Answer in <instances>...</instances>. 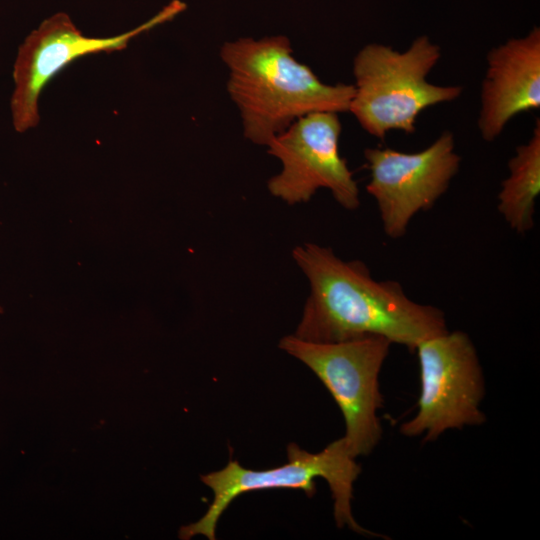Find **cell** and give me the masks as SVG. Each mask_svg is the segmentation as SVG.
Wrapping results in <instances>:
<instances>
[{"label": "cell", "instance_id": "ba28073f", "mask_svg": "<svg viewBox=\"0 0 540 540\" xmlns=\"http://www.w3.org/2000/svg\"><path fill=\"white\" fill-rule=\"evenodd\" d=\"M338 113L315 112L298 118L267 144L282 164L268 181V190L289 205L309 201L317 190L328 189L340 206L360 205L359 188L339 153Z\"/></svg>", "mask_w": 540, "mask_h": 540}, {"label": "cell", "instance_id": "52a82bcc", "mask_svg": "<svg viewBox=\"0 0 540 540\" xmlns=\"http://www.w3.org/2000/svg\"><path fill=\"white\" fill-rule=\"evenodd\" d=\"M186 9L180 0H172L157 14L125 33L107 37H87L64 12L41 22L19 46L13 67L14 90L10 99L14 129L23 133L39 123L38 100L49 81L79 57L122 50L141 33L173 20Z\"/></svg>", "mask_w": 540, "mask_h": 540}, {"label": "cell", "instance_id": "5b68a950", "mask_svg": "<svg viewBox=\"0 0 540 540\" xmlns=\"http://www.w3.org/2000/svg\"><path fill=\"white\" fill-rule=\"evenodd\" d=\"M391 344L377 335L328 343L288 335L279 342V348L310 368L334 398L345 421L343 439L355 458L370 454L382 436L379 374Z\"/></svg>", "mask_w": 540, "mask_h": 540}, {"label": "cell", "instance_id": "7a4b0ae2", "mask_svg": "<svg viewBox=\"0 0 540 540\" xmlns=\"http://www.w3.org/2000/svg\"><path fill=\"white\" fill-rule=\"evenodd\" d=\"M283 35L225 42L220 56L229 75L227 91L239 109L244 136L267 146L298 118L315 112L349 111L350 84H326L292 55Z\"/></svg>", "mask_w": 540, "mask_h": 540}, {"label": "cell", "instance_id": "8992f818", "mask_svg": "<svg viewBox=\"0 0 540 540\" xmlns=\"http://www.w3.org/2000/svg\"><path fill=\"white\" fill-rule=\"evenodd\" d=\"M415 351L421 383L418 410L400 432L434 441L449 429L484 423V376L468 334L448 330L422 341Z\"/></svg>", "mask_w": 540, "mask_h": 540}, {"label": "cell", "instance_id": "6da1fadb", "mask_svg": "<svg viewBox=\"0 0 540 540\" xmlns=\"http://www.w3.org/2000/svg\"><path fill=\"white\" fill-rule=\"evenodd\" d=\"M292 256L310 288L298 338L328 343L377 335L413 352L448 331L442 310L410 299L396 281L375 280L362 261L343 260L314 243L296 246Z\"/></svg>", "mask_w": 540, "mask_h": 540}, {"label": "cell", "instance_id": "3957f363", "mask_svg": "<svg viewBox=\"0 0 540 540\" xmlns=\"http://www.w3.org/2000/svg\"><path fill=\"white\" fill-rule=\"evenodd\" d=\"M440 57V47L426 35L404 51L379 43L365 45L353 60L355 84L349 111L376 138L384 139L391 130L414 133L423 110L462 94L461 86L427 80Z\"/></svg>", "mask_w": 540, "mask_h": 540}, {"label": "cell", "instance_id": "30bf717a", "mask_svg": "<svg viewBox=\"0 0 540 540\" xmlns=\"http://www.w3.org/2000/svg\"><path fill=\"white\" fill-rule=\"evenodd\" d=\"M540 107V29L511 38L487 54L481 86L478 128L495 140L516 115Z\"/></svg>", "mask_w": 540, "mask_h": 540}, {"label": "cell", "instance_id": "8fae6325", "mask_svg": "<svg viewBox=\"0 0 540 540\" xmlns=\"http://www.w3.org/2000/svg\"><path fill=\"white\" fill-rule=\"evenodd\" d=\"M509 175L501 183L497 209L518 234L534 227L535 202L540 193V122L531 138L518 146L508 162Z\"/></svg>", "mask_w": 540, "mask_h": 540}, {"label": "cell", "instance_id": "277c9868", "mask_svg": "<svg viewBox=\"0 0 540 540\" xmlns=\"http://www.w3.org/2000/svg\"><path fill=\"white\" fill-rule=\"evenodd\" d=\"M288 462L265 470H252L230 460L218 471L201 475V481L213 492V500L205 514L196 522L183 526L179 538L188 540L203 535L216 539L217 523L231 504L243 493L268 489L302 490L308 497L316 493L315 479L321 477L329 485L334 501V518L337 526H348L351 530L373 535L361 527L352 515L353 486L361 472L342 438L334 440L318 453H310L297 444L287 446Z\"/></svg>", "mask_w": 540, "mask_h": 540}, {"label": "cell", "instance_id": "9c48e42d", "mask_svg": "<svg viewBox=\"0 0 540 540\" xmlns=\"http://www.w3.org/2000/svg\"><path fill=\"white\" fill-rule=\"evenodd\" d=\"M364 157L370 170L366 191L375 199L383 231L390 239L403 237L412 218L434 206L461 162L450 131L418 152L367 148Z\"/></svg>", "mask_w": 540, "mask_h": 540}, {"label": "cell", "instance_id": "7c38bea8", "mask_svg": "<svg viewBox=\"0 0 540 540\" xmlns=\"http://www.w3.org/2000/svg\"><path fill=\"white\" fill-rule=\"evenodd\" d=\"M3 312V308L0 306V314Z\"/></svg>", "mask_w": 540, "mask_h": 540}]
</instances>
